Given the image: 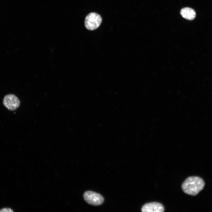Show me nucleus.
I'll use <instances>...</instances> for the list:
<instances>
[{"label":"nucleus","mask_w":212,"mask_h":212,"mask_svg":"<svg viewBox=\"0 0 212 212\" xmlns=\"http://www.w3.org/2000/svg\"><path fill=\"white\" fill-rule=\"evenodd\" d=\"M12 210L9 208H4L0 210V212H13Z\"/></svg>","instance_id":"obj_7"},{"label":"nucleus","mask_w":212,"mask_h":212,"mask_svg":"<svg viewBox=\"0 0 212 212\" xmlns=\"http://www.w3.org/2000/svg\"><path fill=\"white\" fill-rule=\"evenodd\" d=\"M164 208L160 203L153 202L146 203L142 208L143 212H163Z\"/></svg>","instance_id":"obj_5"},{"label":"nucleus","mask_w":212,"mask_h":212,"mask_svg":"<svg viewBox=\"0 0 212 212\" xmlns=\"http://www.w3.org/2000/svg\"><path fill=\"white\" fill-rule=\"evenodd\" d=\"M83 198L87 203L94 206H100L104 201V198L102 195L91 191H85L83 194Z\"/></svg>","instance_id":"obj_3"},{"label":"nucleus","mask_w":212,"mask_h":212,"mask_svg":"<svg viewBox=\"0 0 212 212\" xmlns=\"http://www.w3.org/2000/svg\"><path fill=\"white\" fill-rule=\"evenodd\" d=\"M180 13L183 17L189 20H193L196 16L195 11L189 7H187L182 8L180 11Z\"/></svg>","instance_id":"obj_6"},{"label":"nucleus","mask_w":212,"mask_h":212,"mask_svg":"<svg viewBox=\"0 0 212 212\" xmlns=\"http://www.w3.org/2000/svg\"><path fill=\"white\" fill-rule=\"evenodd\" d=\"M3 102L5 107L11 111L16 109L20 104L18 98L13 94H9L5 96L4 98Z\"/></svg>","instance_id":"obj_4"},{"label":"nucleus","mask_w":212,"mask_h":212,"mask_svg":"<svg viewBox=\"0 0 212 212\" xmlns=\"http://www.w3.org/2000/svg\"><path fill=\"white\" fill-rule=\"evenodd\" d=\"M102 21V19L99 14L95 12H91L86 16L85 25L87 29L93 30L100 26Z\"/></svg>","instance_id":"obj_2"},{"label":"nucleus","mask_w":212,"mask_h":212,"mask_svg":"<svg viewBox=\"0 0 212 212\" xmlns=\"http://www.w3.org/2000/svg\"><path fill=\"white\" fill-rule=\"evenodd\" d=\"M205 186L202 178L197 176H191L186 179L182 185V188L186 193L195 196L201 191Z\"/></svg>","instance_id":"obj_1"}]
</instances>
